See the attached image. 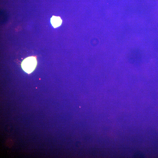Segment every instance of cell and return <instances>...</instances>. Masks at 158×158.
<instances>
[{"label": "cell", "instance_id": "1", "mask_svg": "<svg viewBox=\"0 0 158 158\" xmlns=\"http://www.w3.org/2000/svg\"><path fill=\"white\" fill-rule=\"evenodd\" d=\"M37 64L36 57L31 56L25 59L22 62L21 66L23 70L26 73L30 74L34 71Z\"/></svg>", "mask_w": 158, "mask_h": 158}, {"label": "cell", "instance_id": "2", "mask_svg": "<svg viewBox=\"0 0 158 158\" xmlns=\"http://www.w3.org/2000/svg\"><path fill=\"white\" fill-rule=\"evenodd\" d=\"M51 22L53 27L56 28L61 25L62 20L59 17L53 16L51 19Z\"/></svg>", "mask_w": 158, "mask_h": 158}]
</instances>
